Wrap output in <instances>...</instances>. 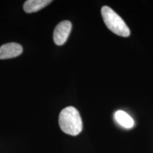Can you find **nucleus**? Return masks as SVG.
Masks as SVG:
<instances>
[{"instance_id": "obj_3", "label": "nucleus", "mask_w": 153, "mask_h": 153, "mask_svg": "<svg viewBox=\"0 0 153 153\" xmlns=\"http://www.w3.org/2000/svg\"><path fill=\"white\" fill-rule=\"evenodd\" d=\"M72 30V24L69 21H63L55 27L53 33V40L57 45H62L68 40Z\"/></svg>"}, {"instance_id": "obj_2", "label": "nucleus", "mask_w": 153, "mask_h": 153, "mask_svg": "<svg viewBox=\"0 0 153 153\" xmlns=\"http://www.w3.org/2000/svg\"><path fill=\"white\" fill-rule=\"evenodd\" d=\"M101 16L106 27L113 33L122 37H128L131 31L123 19L111 8L104 6L101 8Z\"/></svg>"}, {"instance_id": "obj_1", "label": "nucleus", "mask_w": 153, "mask_h": 153, "mask_svg": "<svg viewBox=\"0 0 153 153\" xmlns=\"http://www.w3.org/2000/svg\"><path fill=\"white\" fill-rule=\"evenodd\" d=\"M59 126L65 133L77 135L82 131V120L79 111L73 106H68L61 111L59 115Z\"/></svg>"}, {"instance_id": "obj_5", "label": "nucleus", "mask_w": 153, "mask_h": 153, "mask_svg": "<svg viewBox=\"0 0 153 153\" xmlns=\"http://www.w3.org/2000/svg\"><path fill=\"white\" fill-rule=\"evenodd\" d=\"M51 2V0H28L24 3V9L25 12L30 14L41 10Z\"/></svg>"}, {"instance_id": "obj_6", "label": "nucleus", "mask_w": 153, "mask_h": 153, "mask_svg": "<svg viewBox=\"0 0 153 153\" xmlns=\"http://www.w3.org/2000/svg\"><path fill=\"white\" fill-rule=\"evenodd\" d=\"M114 118L120 126L126 128H132L134 126V120L127 113L123 111H117L114 114Z\"/></svg>"}, {"instance_id": "obj_4", "label": "nucleus", "mask_w": 153, "mask_h": 153, "mask_svg": "<svg viewBox=\"0 0 153 153\" xmlns=\"http://www.w3.org/2000/svg\"><path fill=\"white\" fill-rule=\"evenodd\" d=\"M23 53V48L20 44L9 43L0 47V60H6L16 57Z\"/></svg>"}]
</instances>
